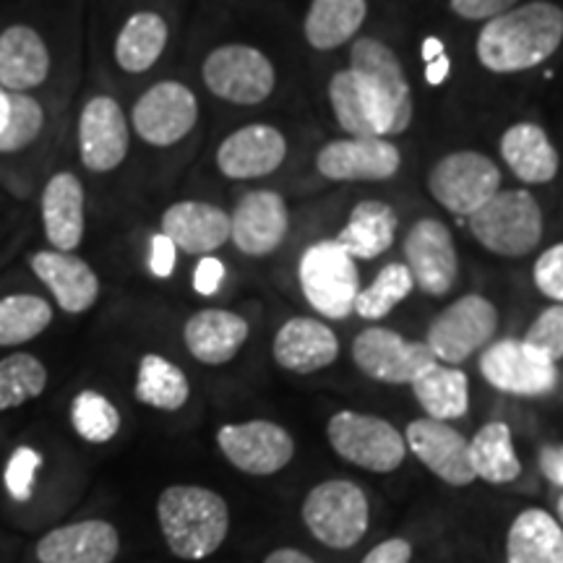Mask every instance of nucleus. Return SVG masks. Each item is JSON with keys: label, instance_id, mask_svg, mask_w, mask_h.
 Here are the masks:
<instances>
[{"label": "nucleus", "instance_id": "50", "mask_svg": "<svg viewBox=\"0 0 563 563\" xmlns=\"http://www.w3.org/2000/svg\"><path fill=\"white\" fill-rule=\"evenodd\" d=\"M264 563H316L311 555L298 551V548H277L266 555Z\"/></svg>", "mask_w": 563, "mask_h": 563}, {"label": "nucleus", "instance_id": "44", "mask_svg": "<svg viewBox=\"0 0 563 563\" xmlns=\"http://www.w3.org/2000/svg\"><path fill=\"white\" fill-rule=\"evenodd\" d=\"M534 285L538 290L563 306V243L548 249L543 256L534 262Z\"/></svg>", "mask_w": 563, "mask_h": 563}, {"label": "nucleus", "instance_id": "45", "mask_svg": "<svg viewBox=\"0 0 563 563\" xmlns=\"http://www.w3.org/2000/svg\"><path fill=\"white\" fill-rule=\"evenodd\" d=\"M456 16L467 21H490L511 11L519 0H449Z\"/></svg>", "mask_w": 563, "mask_h": 563}, {"label": "nucleus", "instance_id": "27", "mask_svg": "<svg viewBox=\"0 0 563 563\" xmlns=\"http://www.w3.org/2000/svg\"><path fill=\"white\" fill-rule=\"evenodd\" d=\"M249 321L224 308H203L183 327V340L196 361L203 365H224L241 352L249 340Z\"/></svg>", "mask_w": 563, "mask_h": 563}, {"label": "nucleus", "instance_id": "32", "mask_svg": "<svg viewBox=\"0 0 563 563\" xmlns=\"http://www.w3.org/2000/svg\"><path fill=\"white\" fill-rule=\"evenodd\" d=\"M410 386L415 399L431 420H456L470 410V378L460 368L435 363Z\"/></svg>", "mask_w": 563, "mask_h": 563}, {"label": "nucleus", "instance_id": "48", "mask_svg": "<svg viewBox=\"0 0 563 563\" xmlns=\"http://www.w3.org/2000/svg\"><path fill=\"white\" fill-rule=\"evenodd\" d=\"M410 561H412L410 540L391 538L373 548L361 563H410Z\"/></svg>", "mask_w": 563, "mask_h": 563}, {"label": "nucleus", "instance_id": "17", "mask_svg": "<svg viewBox=\"0 0 563 563\" xmlns=\"http://www.w3.org/2000/svg\"><path fill=\"white\" fill-rule=\"evenodd\" d=\"M405 443L446 485L464 488L477 481L470 464V441L449 422L431 418L412 420L405 431Z\"/></svg>", "mask_w": 563, "mask_h": 563}, {"label": "nucleus", "instance_id": "6", "mask_svg": "<svg viewBox=\"0 0 563 563\" xmlns=\"http://www.w3.org/2000/svg\"><path fill=\"white\" fill-rule=\"evenodd\" d=\"M329 443L342 460L368 473H394L407 456L405 435L376 415L342 410L327 426Z\"/></svg>", "mask_w": 563, "mask_h": 563}, {"label": "nucleus", "instance_id": "43", "mask_svg": "<svg viewBox=\"0 0 563 563\" xmlns=\"http://www.w3.org/2000/svg\"><path fill=\"white\" fill-rule=\"evenodd\" d=\"M42 467V454L32 446H19L11 454L9 464H5V490L11 493V498L16 501H30L34 481Z\"/></svg>", "mask_w": 563, "mask_h": 563}, {"label": "nucleus", "instance_id": "39", "mask_svg": "<svg viewBox=\"0 0 563 563\" xmlns=\"http://www.w3.org/2000/svg\"><path fill=\"white\" fill-rule=\"evenodd\" d=\"M412 274L402 262L386 264L384 269L376 274L373 285L357 292L355 313L368 321L384 319V316H389L394 308L412 292Z\"/></svg>", "mask_w": 563, "mask_h": 563}, {"label": "nucleus", "instance_id": "40", "mask_svg": "<svg viewBox=\"0 0 563 563\" xmlns=\"http://www.w3.org/2000/svg\"><path fill=\"white\" fill-rule=\"evenodd\" d=\"M70 426L87 443H108L121 431V412L104 394L84 389L70 402Z\"/></svg>", "mask_w": 563, "mask_h": 563}, {"label": "nucleus", "instance_id": "10", "mask_svg": "<svg viewBox=\"0 0 563 563\" xmlns=\"http://www.w3.org/2000/svg\"><path fill=\"white\" fill-rule=\"evenodd\" d=\"M201 79L214 97L232 104H258L274 91L277 74L262 51L249 45H222L207 55Z\"/></svg>", "mask_w": 563, "mask_h": 563}, {"label": "nucleus", "instance_id": "51", "mask_svg": "<svg viewBox=\"0 0 563 563\" xmlns=\"http://www.w3.org/2000/svg\"><path fill=\"white\" fill-rule=\"evenodd\" d=\"M449 68H452V63H449L446 55H441V58H435L433 63H426L428 84H431V87H441V84L449 79Z\"/></svg>", "mask_w": 563, "mask_h": 563}, {"label": "nucleus", "instance_id": "37", "mask_svg": "<svg viewBox=\"0 0 563 563\" xmlns=\"http://www.w3.org/2000/svg\"><path fill=\"white\" fill-rule=\"evenodd\" d=\"M53 323V306L32 292L0 298V347H19L45 332Z\"/></svg>", "mask_w": 563, "mask_h": 563}, {"label": "nucleus", "instance_id": "14", "mask_svg": "<svg viewBox=\"0 0 563 563\" xmlns=\"http://www.w3.org/2000/svg\"><path fill=\"white\" fill-rule=\"evenodd\" d=\"M217 443H220V452L232 467L256 477L279 473L295 456L292 435L269 420L222 426L217 433Z\"/></svg>", "mask_w": 563, "mask_h": 563}, {"label": "nucleus", "instance_id": "30", "mask_svg": "<svg viewBox=\"0 0 563 563\" xmlns=\"http://www.w3.org/2000/svg\"><path fill=\"white\" fill-rule=\"evenodd\" d=\"M506 563H563V527L545 509H525L506 534Z\"/></svg>", "mask_w": 563, "mask_h": 563}, {"label": "nucleus", "instance_id": "20", "mask_svg": "<svg viewBox=\"0 0 563 563\" xmlns=\"http://www.w3.org/2000/svg\"><path fill=\"white\" fill-rule=\"evenodd\" d=\"M287 157V141L264 123L243 125L230 133L217 150V167L230 180H251L272 175Z\"/></svg>", "mask_w": 563, "mask_h": 563}, {"label": "nucleus", "instance_id": "52", "mask_svg": "<svg viewBox=\"0 0 563 563\" xmlns=\"http://www.w3.org/2000/svg\"><path fill=\"white\" fill-rule=\"evenodd\" d=\"M441 55H446V47H443V42L439 37H428L422 42V60L433 63L435 58H441Z\"/></svg>", "mask_w": 563, "mask_h": 563}, {"label": "nucleus", "instance_id": "41", "mask_svg": "<svg viewBox=\"0 0 563 563\" xmlns=\"http://www.w3.org/2000/svg\"><path fill=\"white\" fill-rule=\"evenodd\" d=\"M45 129V110L32 95H11V115L0 131V154L24 152Z\"/></svg>", "mask_w": 563, "mask_h": 563}, {"label": "nucleus", "instance_id": "1", "mask_svg": "<svg viewBox=\"0 0 563 563\" xmlns=\"http://www.w3.org/2000/svg\"><path fill=\"white\" fill-rule=\"evenodd\" d=\"M563 42V9L548 0L514 5L485 21L477 37V60L493 74H519L538 68Z\"/></svg>", "mask_w": 563, "mask_h": 563}, {"label": "nucleus", "instance_id": "42", "mask_svg": "<svg viewBox=\"0 0 563 563\" xmlns=\"http://www.w3.org/2000/svg\"><path fill=\"white\" fill-rule=\"evenodd\" d=\"M525 342L532 350H538L540 355H545L548 361H561L563 357V306L545 308L538 319L532 321V327L527 329Z\"/></svg>", "mask_w": 563, "mask_h": 563}, {"label": "nucleus", "instance_id": "3", "mask_svg": "<svg viewBox=\"0 0 563 563\" xmlns=\"http://www.w3.org/2000/svg\"><path fill=\"white\" fill-rule=\"evenodd\" d=\"M350 70L357 76L365 91L376 104L378 118H382L384 139L399 136L410 129L412 123V89L407 84L402 63L389 45L361 37L355 40L350 51Z\"/></svg>", "mask_w": 563, "mask_h": 563}, {"label": "nucleus", "instance_id": "24", "mask_svg": "<svg viewBox=\"0 0 563 563\" xmlns=\"http://www.w3.org/2000/svg\"><path fill=\"white\" fill-rule=\"evenodd\" d=\"M51 76V51L30 24H11L0 32V87L11 95H30Z\"/></svg>", "mask_w": 563, "mask_h": 563}, {"label": "nucleus", "instance_id": "25", "mask_svg": "<svg viewBox=\"0 0 563 563\" xmlns=\"http://www.w3.org/2000/svg\"><path fill=\"white\" fill-rule=\"evenodd\" d=\"M162 235L191 256H211L230 241V214L207 201H178L162 214Z\"/></svg>", "mask_w": 563, "mask_h": 563}, {"label": "nucleus", "instance_id": "18", "mask_svg": "<svg viewBox=\"0 0 563 563\" xmlns=\"http://www.w3.org/2000/svg\"><path fill=\"white\" fill-rule=\"evenodd\" d=\"M402 154L386 139H340L327 144L316 157L323 178L336 183L389 180L399 173Z\"/></svg>", "mask_w": 563, "mask_h": 563}, {"label": "nucleus", "instance_id": "13", "mask_svg": "<svg viewBox=\"0 0 563 563\" xmlns=\"http://www.w3.org/2000/svg\"><path fill=\"white\" fill-rule=\"evenodd\" d=\"M481 373L493 389L514 397H545L559 384V368L525 340H501L485 347Z\"/></svg>", "mask_w": 563, "mask_h": 563}, {"label": "nucleus", "instance_id": "7", "mask_svg": "<svg viewBox=\"0 0 563 563\" xmlns=\"http://www.w3.org/2000/svg\"><path fill=\"white\" fill-rule=\"evenodd\" d=\"M498 329L496 306L483 295H464L435 316L426 344L439 363L460 365L493 340Z\"/></svg>", "mask_w": 563, "mask_h": 563}, {"label": "nucleus", "instance_id": "4", "mask_svg": "<svg viewBox=\"0 0 563 563\" xmlns=\"http://www.w3.org/2000/svg\"><path fill=\"white\" fill-rule=\"evenodd\" d=\"M470 230L483 249L496 256L519 258L538 249L543 238V209L527 191H498L475 214L467 217Z\"/></svg>", "mask_w": 563, "mask_h": 563}, {"label": "nucleus", "instance_id": "34", "mask_svg": "<svg viewBox=\"0 0 563 563\" xmlns=\"http://www.w3.org/2000/svg\"><path fill=\"white\" fill-rule=\"evenodd\" d=\"M365 0H313L306 13V40L316 51H334L361 32Z\"/></svg>", "mask_w": 563, "mask_h": 563}, {"label": "nucleus", "instance_id": "16", "mask_svg": "<svg viewBox=\"0 0 563 563\" xmlns=\"http://www.w3.org/2000/svg\"><path fill=\"white\" fill-rule=\"evenodd\" d=\"M405 266L415 287L428 295H446L460 277L454 238L439 220H420L405 238Z\"/></svg>", "mask_w": 563, "mask_h": 563}, {"label": "nucleus", "instance_id": "21", "mask_svg": "<svg viewBox=\"0 0 563 563\" xmlns=\"http://www.w3.org/2000/svg\"><path fill=\"white\" fill-rule=\"evenodd\" d=\"M30 266L63 313H87L100 298V277L76 253L37 251L30 258Z\"/></svg>", "mask_w": 563, "mask_h": 563}, {"label": "nucleus", "instance_id": "54", "mask_svg": "<svg viewBox=\"0 0 563 563\" xmlns=\"http://www.w3.org/2000/svg\"><path fill=\"white\" fill-rule=\"evenodd\" d=\"M555 511H559V525L563 527V493L559 496V504H555Z\"/></svg>", "mask_w": 563, "mask_h": 563}, {"label": "nucleus", "instance_id": "49", "mask_svg": "<svg viewBox=\"0 0 563 563\" xmlns=\"http://www.w3.org/2000/svg\"><path fill=\"white\" fill-rule=\"evenodd\" d=\"M540 470H543L548 481L563 488V446L543 449V454H540Z\"/></svg>", "mask_w": 563, "mask_h": 563}, {"label": "nucleus", "instance_id": "28", "mask_svg": "<svg viewBox=\"0 0 563 563\" xmlns=\"http://www.w3.org/2000/svg\"><path fill=\"white\" fill-rule=\"evenodd\" d=\"M501 157L519 180L543 186L559 175V152L548 133L534 123H517L501 136Z\"/></svg>", "mask_w": 563, "mask_h": 563}, {"label": "nucleus", "instance_id": "8", "mask_svg": "<svg viewBox=\"0 0 563 563\" xmlns=\"http://www.w3.org/2000/svg\"><path fill=\"white\" fill-rule=\"evenodd\" d=\"M300 285L306 300L327 319H347L355 311V262L334 241L313 243L300 258Z\"/></svg>", "mask_w": 563, "mask_h": 563}, {"label": "nucleus", "instance_id": "47", "mask_svg": "<svg viewBox=\"0 0 563 563\" xmlns=\"http://www.w3.org/2000/svg\"><path fill=\"white\" fill-rule=\"evenodd\" d=\"M224 264L220 258L214 256H201L199 266H196L194 272V290L203 295V298H209V295L220 292L222 282H224Z\"/></svg>", "mask_w": 563, "mask_h": 563}, {"label": "nucleus", "instance_id": "33", "mask_svg": "<svg viewBox=\"0 0 563 563\" xmlns=\"http://www.w3.org/2000/svg\"><path fill=\"white\" fill-rule=\"evenodd\" d=\"M470 464L477 481L506 485L514 483L522 473V462L514 452L511 428L501 420L485 422L470 441Z\"/></svg>", "mask_w": 563, "mask_h": 563}, {"label": "nucleus", "instance_id": "22", "mask_svg": "<svg viewBox=\"0 0 563 563\" xmlns=\"http://www.w3.org/2000/svg\"><path fill=\"white\" fill-rule=\"evenodd\" d=\"M42 228L53 251L74 253L87 232V194L79 175L63 170L47 180L42 191Z\"/></svg>", "mask_w": 563, "mask_h": 563}, {"label": "nucleus", "instance_id": "11", "mask_svg": "<svg viewBox=\"0 0 563 563\" xmlns=\"http://www.w3.org/2000/svg\"><path fill=\"white\" fill-rule=\"evenodd\" d=\"M199 121V100L186 84L159 81L133 104L131 123L139 139L150 146H173L186 139Z\"/></svg>", "mask_w": 563, "mask_h": 563}, {"label": "nucleus", "instance_id": "36", "mask_svg": "<svg viewBox=\"0 0 563 563\" xmlns=\"http://www.w3.org/2000/svg\"><path fill=\"white\" fill-rule=\"evenodd\" d=\"M188 397H191V384L178 365L157 352L141 357L136 376V399L141 405H150L162 412H175L188 402Z\"/></svg>", "mask_w": 563, "mask_h": 563}, {"label": "nucleus", "instance_id": "9", "mask_svg": "<svg viewBox=\"0 0 563 563\" xmlns=\"http://www.w3.org/2000/svg\"><path fill=\"white\" fill-rule=\"evenodd\" d=\"M428 191L456 217H470L501 191V170L481 152H454L428 175Z\"/></svg>", "mask_w": 563, "mask_h": 563}, {"label": "nucleus", "instance_id": "12", "mask_svg": "<svg viewBox=\"0 0 563 563\" xmlns=\"http://www.w3.org/2000/svg\"><path fill=\"white\" fill-rule=\"evenodd\" d=\"M352 361L382 384H412L439 361L426 342H410L391 329H365L352 342Z\"/></svg>", "mask_w": 563, "mask_h": 563}, {"label": "nucleus", "instance_id": "35", "mask_svg": "<svg viewBox=\"0 0 563 563\" xmlns=\"http://www.w3.org/2000/svg\"><path fill=\"white\" fill-rule=\"evenodd\" d=\"M329 102H332L336 123L352 139H384L376 104H373L371 95L350 68L336 70L332 76V81H329Z\"/></svg>", "mask_w": 563, "mask_h": 563}, {"label": "nucleus", "instance_id": "53", "mask_svg": "<svg viewBox=\"0 0 563 563\" xmlns=\"http://www.w3.org/2000/svg\"><path fill=\"white\" fill-rule=\"evenodd\" d=\"M9 115H11V91L0 87V131H3L5 123H9Z\"/></svg>", "mask_w": 563, "mask_h": 563}, {"label": "nucleus", "instance_id": "29", "mask_svg": "<svg viewBox=\"0 0 563 563\" xmlns=\"http://www.w3.org/2000/svg\"><path fill=\"white\" fill-rule=\"evenodd\" d=\"M397 238V211L384 201H361L352 209L347 224L336 238V245L355 262H371L391 249Z\"/></svg>", "mask_w": 563, "mask_h": 563}, {"label": "nucleus", "instance_id": "2", "mask_svg": "<svg viewBox=\"0 0 563 563\" xmlns=\"http://www.w3.org/2000/svg\"><path fill=\"white\" fill-rule=\"evenodd\" d=\"M157 519L170 553L183 561L217 553L230 532L228 501L201 485H170L162 490Z\"/></svg>", "mask_w": 563, "mask_h": 563}, {"label": "nucleus", "instance_id": "19", "mask_svg": "<svg viewBox=\"0 0 563 563\" xmlns=\"http://www.w3.org/2000/svg\"><path fill=\"white\" fill-rule=\"evenodd\" d=\"M290 211L279 194L251 191L230 214V241L245 256H266L285 241Z\"/></svg>", "mask_w": 563, "mask_h": 563}, {"label": "nucleus", "instance_id": "5", "mask_svg": "<svg viewBox=\"0 0 563 563\" xmlns=\"http://www.w3.org/2000/svg\"><path fill=\"white\" fill-rule=\"evenodd\" d=\"M368 498L350 481L319 483L302 501V522L321 545L347 551L368 532Z\"/></svg>", "mask_w": 563, "mask_h": 563}, {"label": "nucleus", "instance_id": "23", "mask_svg": "<svg viewBox=\"0 0 563 563\" xmlns=\"http://www.w3.org/2000/svg\"><path fill=\"white\" fill-rule=\"evenodd\" d=\"M121 551V534L104 519L63 525L37 543L40 563H112Z\"/></svg>", "mask_w": 563, "mask_h": 563}, {"label": "nucleus", "instance_id": "38", "mask_svg": "<svg viewBox=\"0 0 563 563\" xmlns=\"http://www.w3.org/2000/svg\"><path fill=\"white\" fill-rule=\"evenodd\" d=\"M47 389V368L30 352H13L0 361V412L42 397Z\"/></svg>", "mask_w": 563, "mask_h": 563}, {"label": "nucleus", "instance_id": "26", "mask_svg": "<svg viewBox=\"0 0 563 563\" xmlns=\"http://www.w3.org/2000/svg\"><path fill=\"white\" fill-rule=\"evenodd\" d=\"M272 355L279 368L306 376V373L329 368L340 355V342L327 323L298 316L287 321L274 336Z\"/></svg>", "mask_w": 563, "mask_h": 563}, {"label": "nucleus", "instance_id": "31", "mask_svg": "<svg viewBox=\"0 0 563 563\" xmlns=\"http://www.w3.org/2000/svg\"><path fill=\"white\" fill-rule=\"evenodd\" d=\"M167 21L154 11H136L125 19L115 40V63L125 74H146L167 47Z\"/></svg>", "mask_w": 563, "mask_h": 563}, {"label": "nucleus", "instance_id": "15", "mask_svg": "<svg viewBox=\"0 0 563 563\" xmlns=\"http://www.w3.org/2000/svg\"><path fill=\"white\" fill-rule=\"evenodd\" d=\"M79 159L89 173H112L129 157L131 131L125 112L108 95H97L81 108L76 125Z\"/></svg>", "mask_w": 563, "mask_h": 563}, {"label": "nucleus", "instance_id": "46", "mask_svg": "<svg viewBox=\"0 0 563 563\" xmlns=\"http://www.w3.org/2000/svg\"><path fill=\"white\" fill-rule=\"evenodd\" d=\"M150 243H152V249H150V272L157 279L173 277L175 264H178V249H175V243L167 235H162V232H157V235H152Z\"/></svg>", "mask_w": 563, "mask_h": 563}]
</instances>
